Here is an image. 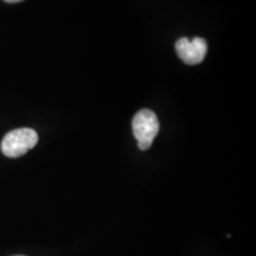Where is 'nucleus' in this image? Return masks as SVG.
Returning <instances> with one entry per match:
<instances>
[{
  "label": "nucleus",
  "mask_w": 256,
  "mask_h": 256,
  "mask_svg": "<svg viewBox=\"0 0 256 256\" xmlns=\"http://www.w3.org/2000/svg\"><path fill=\"white\" fill-rule=\"evenodd\" d=\"M133 134L142 151H147L159 133V121L154 112L142 110L134 115L132 121Z\"/></svg>",
  "instance_id": "nucleus-1"
},
{
  "label": "nucleus",
  "mask_w": 256,
  "mask_h": 256,
  "mask_svg": "<svg viewBox=\"0 0 256 256\" xmlns=\"http://www.w3.org/2000/svg\"><path fill=\"white\" fill-rule=\"evenodd\" d=\"M38 142V134L31 128H18L8 132L2 142V152L8 158H18Z\"/></svg>",
  "instance_id": "nucleus-2"
},
{
  "label": "nucleus",
  "mask_w": 256,
  "mask_h": 256,
  "mask_svg": "<svg viewBox=\"0 0 256 256\" xmlns=\"http://www.w3.org/2000/svg\"><path fill=\"white\" fill-rule=\"evenodd\" d=\"M176 50L183 62L186 64H198L204 60L206 55V40L200 37L188 40V38H180L176 43Z\"/></svg>",
  "instance_id": "nucleus-3"
},
{
  "label": "nucleus",
  "mask_w": 256,
  "mask_h": 256,
  "mask_svg": "<svg viewBox=\"0 0 256 256\" xmlns=\"http://www.w3.org/2000/svg\"><path fill=\"white\" fill-rule=\"evenodd\" d=\"M6 2H11V4H14V2H23V0H5Z\"/></svg>",
  "instance_id": "nucleus-4"
}]
</instances>
